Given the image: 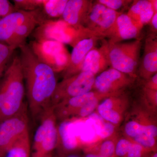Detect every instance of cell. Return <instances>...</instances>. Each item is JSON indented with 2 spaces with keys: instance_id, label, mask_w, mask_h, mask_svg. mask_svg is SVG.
<instances>
[{
  "instance_id": "obj_1",
  "label": "cell",
  "mask_w": 157,
  "mask_h": 157,
  "mask_svg": "<svg viewBox=\"0 0 157 157\" xmlns=\"http://www.w3.org/2000/svg\"><path fill=\"white\" fill-rule=\"evenodd\" d=\"M18 48L29 108L33 118L39 119L52 107V98L58 83L56 73L37 58L28 45L24 43Z\"/></svg>"
},
{
  "instance_id": "obj_2",
  "label": "cell",
  "mask_w": 157,
  "mask_h": 157,
  "mask_svg": "<svg viewBox=\"0 0 157 157\" xmlns=\"http://www.w3.org/2000/svg\"><path fill=\"white\" fill-rule=\"evenodd\" d=\"M24 82L19 56H14L0 80V121L16 115L26 106Z\"/></svg>"
},
{
  "instance_id": "obj_3",
  "label": "cell",
  "mask_w": 157,
  "mask_h": 157,
  "mask_svg": "<svg viewBox=\"0 0 157 157\" xmlns=\"http://www.w3.org/2000/svg\"><path fill=\"white\" fill-rule=\"evenodd\" d=\"M39 124L34 135L31 157H53L59 142L57 119L50 107L39 119Z\"/></svg>"
},
{
  "instance_id": "obj_4",
  "label": "cell",
  "mask_w": 157,
  "mask_h": 157,
  "mask_svg": "<svg viewBox=\"0 0 157 157\" xmlns=\"http://www.w3.org/2000/svg\"><path fill=\"white\" fill-rule=\"evenodd\" d=\"M106 44L111 67L135 78L140 59L141 39L123 43L107 42Z\"/></svg>"
},
{
  "instance_id": "obj_5",
  "label": "cell",
  "mask_w": 157,
  "mask_h": 157,
  "mask_svg": "<svg viewBox=\"0 0 157 157\" xmlns=\"http://www.w3.org/2000/svg\"><path fill=\"white\" fill-rule=\"evenodd\" d=\"M89 33L84 28H76L61 20L45 21L36 29V40H52L74 46Z\"/></svg>"
},
{
  "instance_id": "obj_6",
  "label": "cell",
  "mask_w": 157,
  "mask_h": 157,
  "mask_svg": "<svg viewBox=\"0 0 157 157\" xmlns=\"http://www.w3.org/2000/svg\"><path fill=\"white\" fill-rule=\"evenodd\" d=\"M29 46L37 58L55 73L64 71L69 65L70 55L63 43L52 40H35L31 41Z\"/></svg>"
},
{
  "instance_id": "obj_7",
  "label": "cell",
  "mask_w": 157,
  "mask_h": 157,
  "mask_svg": "<svg viewBox=\"0 0 157 157\" xmlns=\"http://www.w3.org/2000/svg\"><path fill=\"white\" fill-rule=\"evenodd\" d=\"M96 76L88 72L81 71L64 79L57 84L51 100V107L69 98L91 91Z\"/></svg>"
},
{
  "instance_id": "obj_8",
  "label": "cell",
  "mask_w": 157,
  "mask_h": 157,
  "mask_svg": "<svg viewBox=\"0 0 157 157\" xmlns=\"http://www.w3.org/2000/svg\"><path fill=\"white\" fill-rule=\"evenodd\" d=\"M29 130L27 107L0 121V157H5L18 139Z\"/></svg>"
},
{
  "instance_id": "obj_9",
  "label": "cell",
  "mask_w": 157,
  "mask_h": 157,
  "mask_svg": "<svg viewBox=\"0 0 157 157\" xmlns=\"http://www.w3.org/2000/svg\"><path fill=\"white\" fill-rule=\"evenodd\" d=\"M120 13L97 1L92 4L82 27L98 37L107 36Z\"/></svg>"
},
{
  "instance_id": "obj_10",
  "label": "cell",
  "mask_w": 157,
  "mask_h": 157,
  "mask_svg": "<svg viewBox=\"0 0 157 157\" xmlns=\"http://www.w3.org/2000/svg\"><path fill=\"white\" fill-rule=\"evenodd\" d=\"M133 78H135L110 67L96 76L93 88L102 94L114 95L132 84Z\"/></svg>"
},
{
  "instance_id": "obj_11",
  "label": "cell",
  "mask_w": 157,
  "mask_h": 157,
  "mask_svg": "<svg viewBox=\"0 0 157 157\" xmlns=\"http://www.w3.org/2000/svg\"><path fill=\"white\" fill-rule=\"evenodd\" d=\"M40 9L32 11L17 10L0 20V42L9 45L15 31L24 23L36 17Z\"/></svg>"
},
{
  "instance_id": "obj_12",
  "label": "cell",
  "mask_w": 157,
  "mask_h": 157,
  "mask_svg": "<svg viewBox=\"0 0 157 157\" xmlns=\"http://www.w3.org/2000/svg\"><path fill=\"white\" fill-rule=\"evenodd\" d=\"M98 36L93 33L87 35L73 46L69 65L64 71V78L73 76L80 72L81 65L88 53L94 48Z\"/></svg>"
},
{
  "instance_id": "obj_13",
  "label": "cell",
  "mask_w": 157,
  "mask_h": 157,
  "mask_svg": "<svg viewBox=\"0 0 157 157\" xmlns=\"http://www.w3.org/2000/svg\"><path fill=\"white\" fill-rule=\"evenodd\" d=\"M140 30L128 14L121 13L107 36L111 38L109 41L111 42L136 39L139 38Z\"/></svg>"
},
{
  "instance_id": "obj_14",
  "label": "cell",
  "mask_w": 157,
  "mask_h": 157,
  "mask_svg": "<svg viewBox=\"0 0 157 157\" xmlns=\"http://www.w3.org/2000/svg\"><path fill=\"white\" fill-rule=\"evenodd\" d=\"M92 3L91 1L87 0H68L62 19L72 26L82 27Z\"/></svg>"
},
{
  "instance_id": "obj_15",
  "label": "cell",
  "mask_w": 157,
  "mask_h": 157,
  "mask_svg": "<svg viewBox=\"0 0 157 157\" xmlns=\"http://www.w3.org/2000/svg\"><path fill=\"white\" fill-rule=\"evenodd\" d=\"M110 66L106 42L101 48H94L86 55L81 65V71L88 72L96 76Z\"/></svg>"
},
{
  "instance_id": "obj_16",
  "label": "cell",
  "mask_w": 157,
  "mask_h": 157,
  "mask_svg": "<svg viewBox=\"0 0 157 157\" xmlns=\"http://www.w3.org/2000/svg\"><path fill=\"white\" fill-rule=\"evenodd\" d=\"M157 71V40L155 35H151L145 40L143 59L139 67L140 76L148 79Z\"/></svg>"
},
{
  "instance_id": "obj_17",
  "label": "cell",
  "mask_w": 157,
  "mask_h": 157,
  "mask_svg": "<svg viewBox=\"0 0 157 157\" xmlns=\"http://www.w3.org/2000/svg\"><path fill=\"white\" fill-rule=\"evenodd\" d=\"M154 13L152 1L138 0L132 2L127 14L141 30L150 22Z\"/></svg>"
},
{
  "instance_id": "obj_18",
  "label": "cell",
  "mask_w": 157,
  "mask_h": 157,
  "mask_svg": "<svg viewBox=\"0 0 157 157\" xmlns=\"http://www.w3.org/2000/svg\"><path fill=\"white\" fill-rule=\"evenodd\" d=\"M117 94L107 97L98 106V114L104 120L113 124L119 123L121 120L119 113L114 109L117 101Z\"/></svg>"
},
{
  "instance_id": "obj_19",
  "label": "cell",
  "mask_w": 157,
  "mask_h": 157,
  "mask_svg": "<svg viewBox=\"0 0 157 157\" xmlns=\"http://www.w3.org/2000/svg\"><path fill=\"white\" fill-rule=\"evenodd\" d=\"M59 136L61 137L63 149L58 152L60 153H72L77 148L78 143L73 132V125L67 121L63 122L59 128Z\"/></svg>"
},
{
  "instance_id": "obj_20",
  "label": "cell",
  "mask_w": 157,
  "mask_h": 157,
  "mask_svg": "<svg viewBox=\"0 0 157 157\" xmlns=\"http://www.w3.org/2000/svg\"><path fill=\"white\" fill-rule=\"evenodd\" d=\"M5 157H31L29 131L25 133L14 143Z\"/></svg>"
},
{
  "instance_id": "obj_21",
  "label": "cell",
  "mask_w": 157,
  "mask_h": 157,
  "mask_svg": "<svg viewBox=\"0 0 157 157\" xmlns=\"http://www.w3.org/2000/svg\"><path fill=\"white\" fill-rule=\"evenodd\" d=\"M68 0H44L42 9L48 17H62Z\"/></svg>"
},
{
  "instance_id": "obj_22",
  "label": "cell",
  "mask_w": 157,
  "mask_h": 157,
  "mask_svg": "<svg viewBox=\"0 0 157 157\" xmlns=\"http://www.w3.org/2000/svg\"><path fill=\"white\" fill-rule=\"evenodd\" d=\"M44 0H14L16 10L32 11L42 9Z\"/></svg>"
},
{
  "instance_id": "obj_23",
  "label": "cell",
  "mask_w": 157,
  "mask_h": 157,
  "mask_svg": "<svg viewBox=\"0 0 157 157\" xmlns=\"http://www.w3.org/2000/svg\"><path fill=\"white\" fill-rule=\"evenodd\" d=\"M15 49L9 45L0 42V80L6 70V65Z\"/></svg>"
},
{
  "instance_id": "obj_24",
  "label": "cell",
  "mask_w": 157,
  "mask_h": 157,
  "mask_svg": "<svg viewBox=\"0 0 157 157\" xmlns=\"http://www.w3.org/2000/svg\"><path fill=\"white\" fill-rule=\"evenodd\" d=\"M80 135L82 140L85 142H91L96 138L95 129L90 119L88 118L83 122Z\"/></svg>"
},
{
  "instance_id": "obj_25",
  "label": "cell",
  "mask_w": 157,
  "mask_h": 157,
  "mask_svg": "<svg viewBox=\"0 0 157 157\" xmlns=\"http://www.w3.org/2000/svg\"><path fill=\"white\" fill-rule=\"evenodd\" d=\"M108 97L109 96L100 94L99 95L97 96L91 101L86 104L83 107H81L76 115L82 117H88L93 113L96 107H98V102L100 98Z\"/></svg>"
},
{
  "instance_id": "obj_26",
  "label": "cell",
  "mask_w": 157,
  "mask_h": 157,
  "mask_svg": "<svg viewBox=\"0 0 157 157\" xmlns=\"http://www.w3.org/2000/svg\"><path fill=\"white\" fill-rule=\"evenodd\" d=\"M145 125H142L135 121L128 123L125 127V131L128 136L133 137L140 134H144Z\"/></svg>"
},
{
  "instance_id": "obj_27",
  "label": "cell",
  "mask_w": 157,
  "mask_h": 157,
  "mask_svg": "<svg viewBox=\"0 0 157 157\" xmlns=\"http://www.w3.org/2000/svg\"><path fill=\"white\" fill-rule=\"evenodd\" d=\"M136 143L140 144L146 149H152L155 145V137H151L144 134H140L134 137Z\"/></svg>"
},
{
  "instance_id": "obj_28",
  "label": "cell",
  "mask_w": 157,
  "mask_h": 157,
  "mask_svg": "<svg viewBox=\"0 0 157 157\" xmlns=\"http://www.w3.org/2000/svg\"><path fill=\"white\" fill-rule=\"evenodd\" d=\"M97 2L109 9L117 12L118 10L123 9L124 7L132 3V1L124 0H98Z\"/></svg>"
},
{
  "instance_id": "obj_29",
  "label": "cell",
  "mask_w": 157,
  "mask_h": 157,
  "mask_svg": "<svg viewBox=\"0 0 157 157\" xmlns=\"http://www.w3.org/2000/svg\"><path fill=\"white\" fill-rule=\"evenodd\" d=\"M115 145L111 140H106L101 144L98 153L104 157H114Z\"/></svg>"
},
{
  "instance_id": "obj_30",
  "label": "cell",
  "mask_w": 157,
  "mask_h": 157,
  "mask_svg": "<svg viewBox=\"0 0 157 157\" xmlns=\"http://www.w3.org/2000/svg\"><path fill=\"white\" fill-rule=\"evenodd\" d=\"M132 143L127 139H122L119 140L115 146L114 157H125Z\"/></svg>"
},
{
  "instance_id": "obj_31",
  "label": "cell",
  "mask_w": 157,
  "mask_h": 157,
  "mask_svg": "<svg viewBox=\"0 0 157 157\" xmlns=\"http://www.w3.org/2000/svg\"><path fill=\"white\" fill-rule=\"evenodd\" d=\"M149 150L138 144L132 143L128 153L125 157H144Z\"/></svg>"
},
{
  "instance_id": "obj_32",
  "label": "cell",
  "mask_w": 157,
  "mask_h": 157,
  "mask_svg": "<svg viewBox=\"0 0 157 157\" xmlns=\"http://www.w3.org/2000/svg\"><path fill=\"white\" fill-rule=\"evenodd\" d=\"M17 11L14 5L8 0H0V17H6L14 11Z\"/></svg>"
},
{
  "instance_id": "obj_33",
  "label": "cell",
  "mask_w": 157,
  "mask_h": 157,
  "mask_svg": "<svg viewBox=\"0 0 157 157\" xmlns=\"http://www.w3.org/2000/svg\"><path fill=\"white\" fill-rule=\"evenodd\" d=\"M114 131V126L112 124L107 122L104 124L99 136L102 138H107L113 134Z\"/></svg>"
},
{
  "instance_id": "obj_34",
  "label": "cell",
  "mask_w": 157,
  "mask_h": 157,
  "mask_svg": "<svg viewBox=\"0 0 157 157\" xmlns=\"http://www.w3.org/2000/svg\"><path fill=\"white\" fill-rule=\"evenodd\" d=\"M148 82L146 83L145 88L147 89L157 91V74H154L153 76L147 79Z\"/></svg>"
},
{
  "instance_id": "obj_35",
  "label": "cell",
  "mask_w": 157,
  "mask_h": 157,
  "mask_svg": "<svg viewBox=\"0 0 157 157\" xmlns=\"http://www.w3.org/2000/svg\"><path fill=\"white\" fill-rule=\"evenodd\" d=\"M144 134L151 137H155L157 135V127L153 125L145 126Z\"/></svg>"
},
{
  "instance_id": "obj_36",
  "label": "cell",
  "mask_w": 157,
  "mask_h": 157,
  "mask_svg": "<svg viewBox=\"0 0 157 157\" xmlns=\"http://www.w3.org/2000/svg\"><path fill=\"white\" fill-rule=\"evenodd\" d=\"M53 157H81L78 155L75 154L73 153H57L54 154Z\"/></svg>"
},
{
  "instance_id": "obj_37",
  "label": "cell",
  "mask_w": 157,
  "mask_h": 157,
  "mask_svg": "<svg viewBox=\"0 0 157 157\" xmlns=\"http://www.w3.org/2000/svg\"><path fill=\"white\" fill-rule=\"evenodd\" d=\"M151 23V26L152 29H154V32H157V12L155 13L153 16L152 17L150 21Z\"/></svg>"
},
{
  "instance_id": "obj_38",
  "label": "cell",
  "mask_w": 157,
  "mask_h": 157,
  "mask_svg": "<svg viewBox=\"0 0 157 157\" xmlns=\"http://www.w3.org/2000/svg\"><path fill=\"white\" fill-rule=\"evenodd\" d=\"M84 157H104L99 154L97 152H87L85 155Z\"/></svg>"
},
{
  "instance_id": "obj_39",
  "label": "cell",
  "mask_w": 157,
  "mask_h": 157,
  "mask_svg": "<svg viewBox=\"0 0 157 157\" xmlns=\"http://www.w3.org/2000/svg\"><path fill=\"white\" fill-rule=\"evenodd\" d=\"M152 4L153 8L154 11L155 13L157 12V0H154V1H152Z\"/></svg>"
},
{
  "instance_id": "obj_40",
  "label": "cell",
  "mask_w": 157,
  "mask_h": 157,
  "mask_svg": "<svg viewBox=\"0 0 157 157\" xmlns=\"http://www.w3.org/2000/svg\"><path fill=\"white\" fill-rule=\"evenodd\" d=\"M151 157H157V152L155 153L152 155V156Z\"/></svg>"
},
{
  "instance_id": "obj_41",
  "label": "cell",
  "mask_w": 157,
  "mask_h": 157,
  "mask_svg": "<svg viewBox=\"0 0 157 157\" xmlns=\"http://www.w3.org/2000/svg\"><path fill=\"white\" fill-rule=\"evenodd\" d=\"M1 19H2V18H1V17H0V20H1Z\"/></svg>"
}]
</instances>
